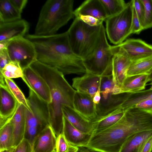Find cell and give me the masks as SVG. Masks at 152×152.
Listing matches in <instances>:
<instances>
[{
	"mask_svg": "<svg viewBox=\"0 0 152 152\" xmlns=\"http://www.w3.org/2000/svg\"><path fill=\"white\" fill-rule=\"evenodd\" d=\"M77 152H94L91 150L84 147H78Z\"/></svg>",
	"mask_w": 152,
	"mask_h": 152,
	"instance_id": "obj_44",
	"label": "cell"
},
{
	"mask_svg": "<svg viewBox=\"0 0 152 152\" xmlns=\"http://www.w3.org/2000/svg\"><path fill=\"white\" fill-rule=\"evenodd\" d=\"M145 9L143 30L152 27V0H141Z\"/></svg>",
	"mask_w": 152,
	"mask_h": 152,
	"instance_id": "obj_33",
	"label": "cell"
},
{
	"mask_svg": "<svg viewBox=\"0 0 152 152\" xmlns=\"http://www.w3.org/2000/svg\"><path fill=\"white\" fill-rule=\"evenodd\" d=\"M4 81L5 84L18 103L32 112L27 99L15 82L12 79L7 78H4Z\"/></svg>",
	"mask_w": 152,
	"mask_h": 152,
	"instance_id": "obj_30",
	"label": "cell"
},
{
	"mask_svg": "<svg viewBox=\"0 0 152 152\" xmlns=\"http://www.w3.org/2000/svg\"><path fill=\"white\" fill-rule=\"evenodd\" d=\"M71 146L65 138L63 133L56 137V152H66Z\"/></svg>",
	"mask_w": 152,
	"mask_h": 152,
	"instance_id": "obj_34",
	"label": "cell"
},
{
	"mask_svg": "<svg viewBox=\"0 0 152 152\" xmlns=\"http://www.w3.org/2000/svg\"><path fill=\"white\" fill-rule=\"evenodd\" d=\"M112 47L114 53L112 60V75L115 85L121 87L127 77L128 70L132 61L116 45Z\"/></svg>",
	"mask_w": 152,
	"mask_h": 152,
	"instance_id": "obj_10",
	"label": "cell"
},
{
	"mask_svg": "<svg viewBox=\"0 0 152 152\" xmlns=\"http://www.w3.org/2000/svg\"><path fill=\"white\" fill-rule=\"evenodd\" d=\"M15 147H12L10 148L0 151V152H14Z\"/></svg>",
	"mask_w": 152,
	"mask_h": 152,
	"instance_id": "obj_46",
	"label": "cell"
},
{
	"mask_svg": "<svg viewBox=\"0 0 152 152\" xmlns=\"http://www.w3.org/2000/svg\"><path fill=\"white\" fill-rule=\"evenodd\" d=\"M28 23L24 19L0 23V42L10 41L24 37L29 28Z\"/></svg>",
	"mask_w": 152,
	"mask_h": 152,
	"instance_id": "obj_13",
	"label": "cell"
},
{
	"mask_svg": "<svg viewBox=\"0 0 152 152\" xmlns=\"http://www.w3.org/2000/svg\"><path fill=\"white\" fill-rule=\"evenodd\" d=\"M148 76L143 74L127 77L121 87L122 93H134L144 90L148 82Z\"/></svg>",
	"mask_w": 152,
	"mask_h": 152,
	"instance_id": "obj_24",
	"label": "cell"
},
{
	"mask_svg": "<svg viewBox=\"0 0 152 152\" xmlns=\"http://www.w3.org/2000/svg\"><path fill=\"white\" fill-rule=\"evenodd\" d=\"M75 17L89 15L105 21L107 17L100 0H87L74 11Z\"/></svg>",
	"mask_w": 152,
	"mask_h": 152,
	"instance_id": "obj_21",
	"label": "cell"
},
{
	"mask_svg": "<svg viewBox=\"0 0 152 152\" xmlns=\"http://www.w3.org/2000/svg\"><path fill=\"white\" fill-rule=\"evenodd\" d=\"M102 77L86 72L81 76L72 79V86L79 92L88 94L93 98L100 87Z\"/></svg>",
	"mask_w": 152,
	"mask_h": 152,
	"instance_id": "obj_14",
	"label": "cell"
},
{
	"mask_svg": "<svg viewBox=\"0 0 152 152\" xmlns=\"http://www.w3.org/2000/svg\"><path fill=\"white\" fill-rule=\"evenodd\" d=\"M114 52L108 42L105 28L102 25L96 46L93 53L83 60L86 70L101 77L112 75Z\"/></svg>",
	"mask_w": 152,
	"mask_h": 152,
	"instance_id": "obj_6",
	"label": "cell"
},
{
	"mask_svg": "<svg viewBox=\"0 0 152 152\" xmlns=\"http://www.w3.org/2000/svg\"><path fill=\"white\" fill-rule=\"evenodd\" d=\"M11 61L7 49L0 50V70Z\"/></svg>",
	"mask_w": 152,
	"mask_h": 152,
	"instance_id": "obj_40",
	"label": "cell"
},
{
	"mask_svg": "<svg viewBox=\"0 0 152 152\" xmlns=\"http://www.w3.org/2000/svg\"><path fill=\"white\" fill-rule=\"evenodd\" d=\"M102 24L91 26L75 18L67 31L73 52L83 60L89 56L94 51Z\"/></svg>",
	"mask_w": 152,
	"mask_h": 152,
	"instance_id": "obj_4",
	"label": "cell"
},
{
	"mask_svg": "<svg viewBox=\"0 0 152 152\" xmlns=\"http://www.w3.org/2000/svg\"><path fill=\"white\" fill-rule=\"evenodd\" d=\"M6 49L11 61L18 63L23 70L37 60L34 44L25 37L9 41Z\"/></svg>",
	"mask_w": 152,
	"mask_h": 152,
	"instance_id": "obj_8",
	"label": "cell"
},
{
	"mask_svg": "<svg viewBox=\"0 0 152 152\" xmlns=\"http://www.w3.org/2000/svg\"><path fill=\"white\" fill-rule=\"evenodd\" d=\"M126 110L120 108L106 115L97 117L92 121L93 131L102 130L115 124L124 116Z\"/></svg>",
	"mask_w": 152,
	"mask_h": 152,
	"instance_id": "obj_23",
	"label": "cell"
},
{
	"mask_svg": "<svg viewBox=\"0 0 152 152\" xmlns=\"http://www.w3.org/2000/svg\"><path fill=\"white\" fill-rule=\"evenodd\" d=\"M27 99L32 112L25 108L26 126L24 138L29 142L32 147L35 137L50 125L49 113L48 104L30 89Z\"/></svg>",
	"mask_w": 152,
	"mask_h": 152,
	"instance_id": "obj_5",
	"label": "cell"
},
{
	"mask_svg": "<svg viewBox=\"0 0 152 152\" xmlns=\"http://www.w3.org/2000/svg\"><path fill=\"white\" fill-rule=\"evenodd\" d=\"M150 99H152V90L149 89L130 93L126 99L121 105V108L126 110L134 106L140 102Z\"/></svg>",
	"mask_w": 152,
	"mask_h": 152,
	"instance_id": "obj_27",
	"label": "cell"
},
{
	"mask_svg": "<svg viewBox=\"0 0 152 152\" xmlns=\"http://www.w3.org/2000/svg\"><path fill=\"white\" fill-rule=\"evenodd\" d=\"M133 3L131 0L120 13L107 18L105 21V31L110 42L117 45L123 42L132 32Z\"/></svg>",
	"mask_w": 152,
	"mask_h": 152,
	"instance_id": "obj_7",
	"label": "cell"
},
{
	"mask_svg": "<svg viewBox=\"0 0 152 152\" xmlns=\"http://www.w3.org/2000/svg\"><path fill=\"white\" fill-rule=\"evenodd\" d=\"M134 106L145 111L152 112V99L140 102Z\"/></svg>",
	"mask_w": 152,
	"mask_h": 152,
	"instance_id": "obj_39",
	"label": "cell"
},
{
	"mask_svg": "<svg viewBox=\"0 0 152 152\" xmlns=\"http://www.w3.org/2000/svg\"><path fill=\"white\" fill-rule=\"evenodd\" d=\"M13 126L9 122L0 128V151L13 147Z\"/></svg>",
	"mask_w": 152,
	"mask_h": 152,
	"instance_id": "obj_28",
	"label": "cell"
},
{
	"mask_svg": "<svg viewBox=\"0 0 152 152\" xmlns=\"http://www.w3.org/2000/svg\"><path fill=\"white\" fill-rule=\"evenodd\" d=\"M147 85H150L151 86L150 88H149V89L152 90V82H151Z\"/></svg>",
	"mask_w": 152,
	"mask_h": 152,
	"instance_id": "obj_48",
	"label": "cell"
},
{
	"mask_svg": "<svg viewBox=\"0 0 152 152\" xmlns=\"http://www.w3.org/2000/svg\"><path fill=\"white\" fill-rule=\"evenodd\" d=\"M23 80L29 89L40 99L49 104L51 102L50 89L45 80L29 66L23 70Z\"/></svg>",
	"mask_w": 152,
	"mask_h": 152,
	"instance_id": "obj_9",
	"label": "cell"
},
{
	"mask_svg": "<svg viewBox=\"0 0 152 152\" xmlns=\"http://www.w3.org/2000/svg\"><path fill=\"white\" fill-rule=\"evenodd\" d=\"M25 37L34 44L38 61L56 69L64 75L86 72L83 60L74 53L71 48L67 31L47 36L28 34Z\"/></svg>",
	"mask_w": 152,
	"mask_h": 152,
	"instance_id": "obj_1",
	"label": "cell"
},
{
	"mask_svg": "<svg viewBox=\"0 0 152 152\" xmlns=\"http://www.w3.org/2000/svg\"><path fill=\"white\" fill-rule=\"evenodd\" d=\"M130 93L114 95L109 94L105 99H101L96 105L97 117L103 116L121 108L122 104L126 99Z\"/></svg>",
	"mask_w": 152,
	"mask_h": 152,
	"instance_id": "obj_20",
	"label": "cell"
},
{
	"mask_svg": "<svg viewBox=\"0 0 152 152\" xmlns=\"http://www.w3.org/2000/svg\"><path fill=\"white\" fill-rule=\"evenodd\" d=\"M148 82H149L150 83L152 82V71L150 74L148 75Z\"/></svg>",
	"mask_w": 152,
	"mask_h": 152,
	"instance_id": "obj_47",
	"label": "cell"
},
{
	"mask_svg": "<svg viewBox=\"0 0 152 152\" xmlns=\"http://www.w3.org/2000/svg\"><path fill=\"white\" fill-rule=\"evenodd\" d=\"M91 26H98L103 24V20L89 15H80L77 18Z\"/></svg>",
	"mask_w": 152,
	"mask_h": 152,
	"instance_id": "obj_38",
	"label": "cell"
},
{
	"mask_svg": "<svg viewBox=\"0 0 152 152\" xmlns=\"http://www.w3.org/2000/svg\"><path fill=\"white\" fill-rule=\"evenodd\" d=\"M63 120L62 133L68 142L73 146L85 147L88 144L92 134L83 133L77 129L64 116Z\"/></svg>",
	"mask_w": 152,
	"mask_h": 152,
	"instance_id": "obj_17",
	"label": "cell"
},
{
	"mask_svg": "<svg viewBox=\"0 0 152 152\" xmlns=\"http://www.w3.org/2000/svg\"><path fill=\"white\" fill-rule=\"evenodd\" d=\"M143 29L137 15L133 6V15L132 20V34H139Z\"/></svg>",
	"mask_w": 152,
	"mask_h": 152,
	"instance_id": "obj_36",
	"label": "cell"
},
{
	"mask_svg": "<svg viewBox=\"0 0 152 152\" xmlns=\"http://www.w3.org/2000/svg\"><path fill=\"white\" fill-rule=\"evenodd\" d=\"M75 110L92 122L97 117L96 104L90 95L76 91L74 97Z\"/></svg>",
	"mask_w": 152,
	"mask_h": 152,
	"instance_id": "obj_15",
	"label": "cell"
},
{
	"mask_svg": "<svg viewBox=\"0 0 152 152\" xmlns=\"http://www.w3.org/2000/svg\"><path fill=\"white\" fill-rule=\"evenodd\" d=\"M72 0H48L42 7L34 34L47 36L56 34L75 17Z\"/></svg>",
	"mask_w": 152,
	"mask_h": 152,
	"instance_id": "obj_3",
	"label": "cell"
},
{
	"mask_svg": "<svg viewBox=\"0 0 152 152\" xmlns=\"http://www.w3.org/2000/svg\"><path fill=\"white\" fill-rule=\"evenodd\" d=\"M152 71V56L132 61L128 70L127 77L143 74L149 75Z\"/></svg>",
	"mask_w": 152,
	"mask_h": 152,
	"instance_id": "obj_25",
	"label": "cell"
},
{
	"mask_svg": "<svg viewBox=\"0 0 152 152\" xmlns=\"http://www.w3.org/2000/svg\"><path fill=\"white\" fill-rule=\"evenodd\" d=\"M56 152V150H55L54 151H53V152Z\"/></svg>",
	"mask_w": 152,
	"mask_h": 152,
	"instance_id": "obj_49",
	"label": "cell"
},
{
	"mask_svg": "<svg viewBox=\"0 0 152 152\" xmlns=\"http://www.w3.org/2000/svg\"><path fill=\"white\" fill-rule=\"evenodd\" d=\"M132 1L133 7L142 27L145 15V9L143 4L141 0H132Z\"/></svg>",
	"mask_w": 152,
	"mask_h": 152,
	"instance_id": "obj_35",
	"label": "cell"
},
{
	"mask_svg": "<svg viewBox=\"0 0 152 152\" xmlns=\"http://www.w3.org/2000/svg\"><path fill=\"white\" fill-rule=\"evenodd\" d=\"M78 147L71 146L66 152H77Z\"/></svg>",
	"mask_w": 152,
	"mask_h": 152,
	"instance_id": "obj_45",
	"label": "cell"
},
{
	"mask_svg": "<svg viewBox=\"0 0 152 152\" xmlns=\"http://www.w3.org/2000/svg\"><path fill=\"white\" fill-rule=\"evenodd\" d=\"M100 87L99 88L93 98L94 103L96 105L99 103L101 99V96Z\"/></svg>",
	"mask_w": 152,
	"mask_h": 152,
	"instance_id": "obj_43",
	"label": "cell"
},
{
	"mask_svg": "<svg viewBox=\"0 0 152 152\" xmlns=\"http://www.w3.org/2000/svg\"><path fill=\"white\" fill-rule=\"evenodd\" d=\"M14 152H33L32 147L29 142L27 139L24 138L15 148Z\"/></svg>",
	"mask_w": 152,
	"mask_h": 152,
	"instance_id": "obj_37",
	"label": "cell"
},
{
	"mask_svg": "<svg viewBox=\"0 0 152 152\" xmlns=\"http://www.w3.org/2000/svg\"><path fill=\"white\" fill-rule=\"evenodd\" d=\"M21 14L10 0H0V23L13 21L21 18Z\"/></svg>",
	"mask_w": 152,
	"mask_h": 152,
	"instance_id": "obj_26",
	"label": "cell"
},
{
	"mask_svg": "<svg viewBox=\"0 0 152 152\" xmlns=\"http://www.w3.org/2000/svg\"><path fill=\"white\" fill-rule=\"evenodd\" d=\"M29 66L43 78L49 87L51 98V102L48 104L49 123L57 137L63 132L62 106H66L74 109L73 99L76 91L64 75L56 69L37 60Z\"/></svg>",
	"mask_w": 152,
	"mask_h": 152,
	"instance_id": "obj_2",
	"label": "cell"
},
{
	"mask_svg": "<svg viewBox=\"0 0 152 152\" xmlns=\"http://www.w3.org/2000/svg\"><path fill=\"white\" fill-rule=\"evenodd\" d=\"M56 136L50 125L35 138L33 152H52L56 150Z\"/></svg>",
	"mask_w": 152,
	"mask_h": 152,
	"instance_id": "obj_16",
	"label": "cell"
},
{
	"mask_svg": "<svg viewBox=\"0 0 152 152\" xmlns=\"http://www.w3.org/2000/svg\"></svg>",
	"mask_w": 152,
	"mask_h": 152,
	"instance_id": "obj_50",
	"label": "cell"
},
{
	"mask_svg": "<svg viewBox=\"0 0 152 152\" xmlns=\"http://www.w3.org/2000/svg\"><path fill=\"white\" fill-rule=\"evenodd\" d=\"M23 75V70L16 62L11 61L0 70V75L4 78H22Z\"/></svg>",
	"mask_w": 152,
	"mask_h": 152,
	"instance_id": "obj_31",
	"label": "cell"
},
{
	"mask_svg": "<svg viewBox=\"0 0 152 152\" xmlns=\"http://www.w3.org/2000/svg\"><path fill=\"white\" fill-rule=\"evenodd\" d=\"M107 18L115 15L122 11L127 3L123 0H100Z\"/></svg>",
	"mask_w": 152,
	"mask_h": 152,
	"instance_id": "obj_29",
	"label": "cell"
},
{
	"mask_svg": "<svg viewBox=\"0 0 152 152\" xmlns=\"http://www.w3.org/2000/svg\"><path fill=\"white\" fill-rule=\"evenodd\" d=\"M152 136V130L135 133L128 137L119 152H140L145 141Z\"/></svg>",
	"mask_w": 152,
	"mask_h": 152,
	"instance_id": "obj_22",
	"label": "cell"
},
{
	"mask_svg": "<svg viewBox=\"0 0 152 152\" xmlns=\"http://www.w3.org/2000/svg\"><path fill=\"white\" fill-rule=\"evenodd\" d=\"M132 61L152 56V45L140 39H129L116 45Z\"/></svg>",
	"mask_w": 152,
	"mask_h": 152,
	"instance_id": "obj_12",
	"label": "cell"
},
{
	"mask_svg": "<svg viewBox=\"0 0 152 152\" xmlns=\"http://www.w3.org/2000/svg\"><path fill=\"white\" fill-rule=\"evenodd\" d=\"M152 152V136L148 138L145 142L140 152Z\"/></svg>",
	"mask_w": 152,
	"mask_h": 152,
	"instance_id": "obj_42",
	"label": "cell"
},
{
	"mask_svg": "<svg viewBox=\"0 0 152 152\" xmlns=\"http://www.w3.org/2000/svg\"><path fill=\"white\" fill-rule=\"evenodd\" d=\"M25 108L18 103L17 110L9 122L13 126V147L18 145L24 138L26 126Z\"/></svg>",
	"mask_w": 152,
	"mask_h": 152,
	"instance_id": "obj_18",
	"label": "cell"
},
{
	"mask_svg": "<svg viewBox=\"0 0 152 152\" xmlns=\"http://www.w3.org/2000/svg\"><path fill=\"white\" fill-rule=\"evenodd\" d=\"M115 85L112 75L102 77L100 87L101 99H105L109 94L112 93Z\"/></svg>",
	"mask_w": 152,
	"mask_h": 152,
	"instance_id": "obj_32",
	"label": "cell"
},
{
	"mask_svg": "<svg viewBox=\"0 0 152 152\" xmlns=\"http://www.w3.org/2000/svg\"><path fill=\"white\" fill-rule=\"evenodd\" d=\"M16 9L21 14L26 6L27 0H10Z\"/></svg>",
	"mask_w": 152,
	"mask_h": 152,
	"instance_id": "obj_41",
	"label": "cell"
},
{
	"mask_svg": "<svg viewBox=\"0 0 152 152\" xmlns=\"http://www.w3.org/2000/svg\"><path fill=\"white\" fill-rule=\"evenodd\" d=\"M18 103L5 81L0 82V128L10 121Z\"/></svg>",
	"mask_w": 152,
	"mask_h": 152,
	"instance_id": "obj_11",
	"label": "cell"
},
{
	"mask_svg": "<svg viewBox=\"0 0 152 152\" xmlns=\"http://www.w3.org/2000/svg\"><path fill=\"white\" fill-rule=\"evenodd\" d=\"M62 110L63 116L75 128L83 133L92 134L94 129L91 121L69 106H63Z\"/></svg>",
	"mask_w": 152,
	"mask_h": 152,
	"instance_id": "obj_19",
	"label": "cell"
}]
</instances>
